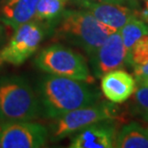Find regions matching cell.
I'll return each mask as SVG.
<instances>
[{
  "instance_id": "cell-20",
  "label": "cell",
  "mask_w": 148,
  "mask_h": 148,
  "mask_svg": "<svg viewBox=\"0 0 148 148\" xmlns=\"http://www.w3.org/2000/svg\"><path fill=\"white\" fill-rule=\"evenodd\" d=\"M101 3H111V4H123L125 0H95Z\"/></svg>"
},
{
  "instance_id": "cell-13",
  "label": "cell",
  "mask_w": 148,
  "mask_h": 148,
  "mask_svg": "<svg viewBox=\"0 0 148 148\" xmlns=\"http://www.w3.org/2000/svg\"><path fill=\"white\" fill-rule=\"evenodd\" d=\"M114 147L148 148V129L136 122L124 126L115 137Z\"/></svg>"
},
{
  "instance_id": "cell-25",
  "label": "cell",
  "mask_w": 148,
  "mask_h": 148,
  "mask_svg": "<svg viewBox=\"0 0 148 148\" xmlns=\"http://www.w3.org/2000/svg\"><path fill=\"white\" fill-rule=\"evenodd\" d=\"M74 1H75V0H74Z\"/></svg>"
},
{
  "instance_id": "cell-17",
  "label": "cell",
  "mask_w": 148,
  "mask_h": 148,
  "mask_svg": "<svg viewBox=\"0 0 148 148\" xmlns=\"http://www.w3.org/2000/svg\"><path fill=\"white\" fill-rule=\"evenodd\" d=\"M134 101L138 114L148 122V86L138 85L135 90Z\"/></svg>"
},
{
  "instance_id": "cell-23",
  "label": "cell",
  "mask_w": 148,
  "mask_h": 148,
  "mask_svg": "<svg viewBox=\"0 0 148 148\" xmlns=\"http://www.w3.org/2000/svg\"><path fill=\"white\" fill-rule=\"evenodd\" d=\"M1 38H2L1 37V29H0V40H1Z\"/></svg>"
},
{
  "instance_id": "cell-7",
  "label": "cell",
  "mask_w": 148,
  "mask_h": 148,
  "mask_svg": "<svg viewBox=\"0 0 148 148\" xmlns=\"http://www.w3.org/2000/svg\"><path fill=\"white\" fill-rule=\"evenodd\" d=\"M48 129L40 124L19 121L0 124V147L40 148L45 146Z\"/></svg>"
},
{
  "instance_id": "cell-14",
  "label": "cell",
  "mask_w": 148,
  "mask_h": 148,
  "mask_svg": "<svg viewBox=\"0 0 148 148\" xmlns=\"http://www.w3.org/2000/svg\"><path fill=\"white\" fill-rule=\"evenodd\" d=\"M67 1L69 0H40L34 18L48 26L51 30L52 26L66 10Z\"/></svg>"
},
{
  "instance_id": "cell-4",
  "label": "cell",
  "mask_w": 148,
  "mask_h": 148,
  "mask_svg": "<svg viewBox=\"0 0 148 148\" xmlns=\"http://www.w3.org/2000/svg\"><path fill=\"white\" fill-rule=\"evenodd\" d=\"M38 69L51 75L66 77L92 84L94 78L85 58L69 47L53 44L43 48L35 58Z\"/></svg>"
},
{
  "instance_id": "cell-2",
  "label": "cell",
  "mask_w": 148,
  "mask_h": 148,
  "mask_svg": "<svg viewBox=\"0 0 148 148\" xmlns=\"http://www.w3.org/2000/svg\"><path fill=\"white\" fill-rule=\"evenodd\" d=\"M53 38L75 45L92 55L112 33V28L103 24L88 10H64L52 26Z\"/></svg>"
},
{
  "instance_id": "cell-10",
  "label": "cell",
  "mask_w": 148,
  "mask_h": 148,
  "mask_svg": "<svg viewBox=\"0 0 148 148\" xmlns=\"http://www.w3.org/2000/svg\"><path fill=\"white\" fill-rule=\"evenodd\" d=\"M110 120L91 124L72 138L70 148H111L116 137L115 127Z\"/></svg>"
},
{
  "instance_id": "cell-9",
  "label": "cell",
  "mask_w": 148,
  "mask_h": 148,
  "mask_svg": "<svg viewBox=\"0 0 148 148\" xmlns=\"http://www.w3.org/2000/svg\"><path fill=\"white\" fill-rule=\"evenodd\" d=\"M75 3L81 8L90 12L103 24L115 31H118L129 20L137 16L134 11L121 4L101 3L95 0H75Z\"/></svg>"
},
{
  "instance_id": "cell-11",
  "label": "cell",
  "mask_w": 148,
  "mask_h": 148,
  "mask_svg": "<svg viewBox=\"0 0 148 148\" xmlns=\"http://www.w3.org/2000/svg\"><path fill=\"white\" fill-rule=\"evenodd\" d=\"M101 90L111 102L122 103L134 93L136 80L128 72L115 69L101 77Z\"/></svg>"
},
{
  "instance_id": "cell-24",
  "label": "cell",
  "mask_w": 148,
  "mask_h": 148,
  "mask_svg": "<svg viewBox=\"0 0 148 148\" xmlns=\"http://www.w3.org/2000/svg\"><path fill=\"white\" fill-rule=\"evenodd\" d=\"M0 50H1V49H0ZM0 64H1V63H0Z\"/></svg>"
},
{
  "instance_id": "cell-12",
  "label": "cell",
  "mask_w": 148,
  "mask_h": 148,
  "mask_svg": "<svg viewBox=\"0 0 148 148\" xmlns=\"http://www.w3.org/2000/svg\"><path fill=\"white\" fill-rule=\"evenodd\" d=\"M40 0H10L3 4L0 19L16 30L20 25L34 19Z\"/></svg>"
},
{
  "instance_id": "cell-16",
  "label": "cell",
  "mask_w": 148,
  "mask_h": 148,
  "mask_svg": "<svg viewBox=\"0 0 148 148\" xmlns=\"http://www.w3.org/2000/svg\"><path fill=\"white\" fill-rule=\"evenodd\" d=\"M148 62V36L141 38L127 52L126 63L133 67L143 66Z\"/></svg>"
},
{
  "instance_id": "cell-19",
  "label": "cell",
  "mask_w": 148,
  "mask_h": 148,
  "mask_svg": "<svg viewBox=\"0 0 148 148\" xmlns=\"http://www.w3.org/2000/svg\"><path fill=\"white\" fill-rule=\"evenodd\" d=\"M140 16L141 17L140 19H143V21L148 23V0H146L145 5H144V8L140 11Z\"/></svg>"
},
{
  "instance_id": "cell-15",
  "label": "cell",
  "mask_w": 148,
  "mask_h": 148,
  "mask_svg": "<svg viewBox=\"0 0 148 148\" xmlns=\"http://www.w3.org/2000/svg\"><path fill=\"white\" fill-rule=\"evenodd\" d=\"M118 32L122 38L126 51L128 52L141 38L148 36V25L143 19H138L136 16L129 20L123 27L118 30Z\"/></svg>"
},
{
  "instance_id": "cell-21",
  "label": "cell",
  "mask_w": 148,
  "mask_h": 148,
  "mask_svg": "<svg viewBox=\"0 0 148 148\" xmlns=\"http://www.w3.org/2000/svg\"><path fill=\"white\" fill-rule=\"evenodd\" d=\"M138 85H145V86H148V77L145 79H143V81H140V83H138Z\"/></svg>"
},
{
  "instance_id": "cell-1",
  "label": "cell",
  "mask_w": 148,
  "mask_h": 148,
  "mask_svg": "<svg viewBox=\"0 0 148 148\" xmlns=\"http://www.w3.org/2000/svg\"><path fill=\"white\" fill-rule=\"evenodd\" d=\"M37 92L40 114L50 119L94 104L100 97L98 91L91 88L88 83L51 74L41 78Z\"/></svg>"
},
{
  "instance_id": "cell-3",
  "label": "cell",
  "mask_w": 148,
  "mask_h": 148,
  "mask_svg": "<svg viewBox=\"0 0 148 148\" xmlns=\"http://www.w3.org/2000/svg\"><path fill=\"white\" fill-rule=\"evenodd\" d=\"M40 114L38 96L24 78L9 76L0 79V122L30 121Z\"/></svg>"
},
{
  "instance_id": "cell-18",
  "label": "cell",
  "mask_w": 148,
  "mask_h": 148,
  "mask_svg": "<svg viewBox=\"0 0 148 148\" xmlns=\"http://www.w3.org/2000/svg\"><path fill=\"white\" fill-rule=\"evenodd\" d=\"M134 76L137 83H140L148 77V62L143 66L134 67Z\"/></svg>"
},
{
  "instance_id": "cell-8",
  "label": "cell",
  "mask_w": 148,
  "mask_h": 148,
  "mask_svg": "<svg viewBox=\"0 0 148 148\" xmlns=\"http://www.w3.org/2000/svg\"><path fill=\"white\" fill-rule=\"evenodd\" d=\"M127 51L118 31L112 33L102 45L90 56L94 76L101 78L104 74L119 69L126 63Z\"/></svg>"
},
{
  "instance_id": "cell-22",
  "label": "cell",
  "mask_w": 148,
  "mask_h": 148,
  "mask_svg": "<svg viewBox=\"0 0 148 148\" xmlns=\"http://www.w3.org/2000/svg\"><path fill=\"white\" fill-rule=\"evenodd\" d=\"M8 1H10V0H2V3H3V4H5V3L8 2Z\"/></svg>"
},
{
  "instance_id": "cell-5",
  "label": "cell",
  "mask_w": 148,
  "mask_h": 148,
  "mask_svg": "<svg viewBox=\"0 0 148 148\" xmlns=\"http://www.w3.org/2000/svg\"><path fill=\"white\" fill-rule=\"evenodd\" d=\"M116 117L117 108L112 103H94L53 118L49 125L48 138L50 141L56 143L87 128L91 124L112 120Z\"/></svg>"
},
{
  "instance_id": "cell-6",
  "label": "cell",
  "mask_w": 148,
  "mask_h": 148,
  "mask_svg": "<svg viewBox=\"0 0 148 148\" xmlns=\"http://www.w3.org/2000/svg\"><path fill=\"white\" fill-rule=\"evenodd\" d=\"M48 26L40 21H29L14 30L4 48L0 50V63L19 66L30 58L45 37Z\"/></svg>"
}]
</instances>
